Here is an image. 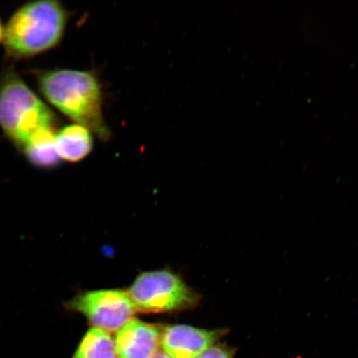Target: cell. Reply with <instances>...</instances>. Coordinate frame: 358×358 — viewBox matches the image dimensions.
<instances>
[{
    "instance_id": "cell-1",
    "label": "cell",
    "mask_w": 358,
    "mask_h": 358,
    "mask_svg": "<svg viewBox=\"0 0 358 358\" xmlns=\"http://www.w3.org/2000/svg\"><path fill=\"white\" fill-rule=\"evenodd\" d=\"M38 89L49 104L75 124L83 125L103 141L110 129L103 115L102 86L93 71H33Z\"/></svg>"
},
{
    "instance_id": "cell-2",
    "label": "cell",
    "mask_w": 358,
    "mask_h": 358,
    "mask_svg": "<svg viewBox=\"0 0 358 358\" xmlns=\"http://www.w3.org/2000/svg\"><path fill=\"white\" fill-rule=\"evenodd\" d=\"M70 17L71 13L56 0L22 4L4 26L6 57L13 62L29 60L59 46Z\"/></svg>"
},
{
    "instance_id": "cell-3",
    "label": "cell",
    "mask_w": 358,
    "mask_h": 358,
    "mask_svg": "<svg viewBox=\"0 0 358 358\" xmlns=\"http://www.w3.org/2000/svg\"><path fill=\"white\" fill-rule=\"evenodd\" d=\"M55 112L13 66L0 75V129L16 149L20 150L36 133L57 128Z\"/></svg>"
},
{
    "instance_id": "cell-4",
    "label": "cell",
    "mask_w": 358,
    "mask_h": 358,
    "mask_svg": "<svg viewBox=\"0 0 358 358\" xmlns=\"http://www.w3.org/2000/svg\"><path fill=\"white\" fill-rule=\"evenodd\" d=\"M127 294L136 310L168 313L195 306L198 295L173 273L157 271L143 273L134 280Z\"/></svg>"
},
{
    "instance_id": "cell-5",
    "label": "cell",
    "mask_w": 358,
    "mask_h": 358,
    "mask_svg": "<svg viewBox=\"0 0 358 358\" xmlns=\"http://www.w3.org/2000/svg\"><path fill=\"white\" fill-rule=\"evenodd\" d=\"M69 310L83 313L94 328L113 333L119 331L136 313L127 293L122 290L90 291L67 302Z\"/></svg>"
},
{
    "instance_id": "cell-6",
    "label": "cell",
    "mask_w": 358,
    "mask_h": 358,
    "mask_svg": "<svg viewBox=\"0 0 358 358\" xmlns=\"http://www.w3.org/2000/svg\"><path fill=\"white\" fill-rule=\"evenodd\" d=\"M227 329H201L189 325H173L161 333L164 352L172 358H196L217 344Z\"/></svg>"
},
{
    "instance_id": "cell-7",
    "label": "cell",
    "mask_w": 358,
    "mask_h": 358,
    "mask_svg": "<svg viewBox=\"0 0 358 358\" xmlns=\"http://www.w3.org/2000/svg\"><path fill=\"white\" fill-rule=\"evenodd\" d=\"M115 343L119 358H152L161 345V332L153 324L132 319L118 331Z\"/></svg>"
},
{
    "instance_id": "cell-8",
    "label": "cell",
    "mask_w": 358,
    "mask_h": 358,
    "mask_svg": "<svg viewBox=\"0 0 358 358\" xmlns=\"http://www.w3.org/2000/svg\"><path fill=\"white\" fill-rule=\"evenodd\" d=\"M92 132L78 124L62 127L56 134V148L61 160L78 163L92 153L94 147Z\"/></svg>"
},
{
    "instance_id": "cell-9",
    "label": "cell",
    "mask_w": 358,
    "mask_h": 358,
    "mask_svg": "<svg viewBox=\"0 0 358 358\" xmlns=\"http://www.w3.org/2000/svg\"><path fill=\"white\" fill-rule=\"evenodd\" d=\"M57 128H46L36 133L20 152L32 166L51 169L58 166L61 159L56 148Z\"/></svg>"
},
{
    "instance_id": "cell-10",
    "label": "cell",
    "mask_w": 358,
    "mask_h": 358,
    "mask_svg": "<svg viewBox=\"0 0 358 358\" xmlns=\"http://www.w3.org/2000/svg\"><path fill=\"white\" fill-rule=\"evenodd\" d=\"M73 358H119L110 333L92 328L84 336Z\"/></svg>"
},
{
    "instance_id": "cell-11",
    "label": "cell",
    "mask_w": 358,
    "mask_h": 358,
    "mask_svg": "<svg viewBox=\"0 0 358 358\" xmlns=\"http://www.w3.org/2000/svg\"><path fill=\"white\" fill-rule=\"evenodd\" d=\"M236 349L225 343H217L196 358H235Z\"/></svg>"
},
{
    "instance_id": "cell-12",
    "label": "cell",
    "mask_w": 358,
    "mask_h": 358,
    "mask_svg": "<svg viewBox=\"0 0 358 358\" xmlns=\"http://www.w3.org/2000/svg\"><path fill=\"white\" fill-rule=\"evenodd\" d=\"M152 358H172L166 355V353L163 352H158L156 355Z\"/></svg>"
},
{
    "instance_id": "cell-13",
    "label": "cell",
    "mask_w": 358,
    "mask_h": 358,
    "mask_svg": "<svg viewBox=\"0 0 358 358\" xmlns=\"http://www.w3.org/2000/svg\"><path fill=\"white\" fill-rule=\"evenodd\" d=\"M3 31H4V26L3 24L1 19H0V43H3Z\"/></svg>"
}]
</instances>
